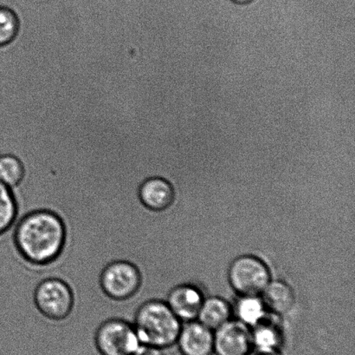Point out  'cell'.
Wrapping results in <instances>:
<instances>
[{
	"instance_id": "6da1fadb",
	"label": "cell",
	"mask_w": 355,
	"mask_h": 355,
	"mask_svg": "<svg viewBox=\"0 0 355 355\" xmlns=\"http://www.w3.org/2000/svg\"><path fill=\"white\" fill-rule=\"evenodd\" d=\"M66 229L58 215L37 210L24 215L12 229L0 235L6 250L16 249L24 262L41 267L54 262L64 249Z\"/></svg>"
},
{
	"instance_id": "7a4b0ae2",
	"label": "cell",
	"mask_w": 355,
	"mask_h": 355,
	"mask_svg": "<svg viewBox=\"0 0 355 355\" xmlns=\"http://www.w3.org/2000/svg\"><path fill=\"white\" fill-rule=\"evenodd\" d=\"M133 325L141 344L166 349L177 342L180 320L165 300L152 299L135 312Z\"/></svg>"
},
{
	"instance_id": "3957f363",
	"label": "cell",
	"mask_w": 355,
	"mask_h": 355,
	"mask_svg": "<svg viewBox=\"0 0 355 355\" xmlns=\"http://www.w3.org/2000/svg\"><path fill=\"white\" fill-rule=\"evenodd\" d=\"M141 344L133 323L123 319L103 322L94 337L98 355H134Z\"/></svg>"
},
{
	"instance_id": "277c9868",
	"label": "cell",
	"mask_w": 355,
	"mask_h": 355,
	"mask_svg": "<svg viewBox=\"0 0 355 355\" xmlns=\"http://www.w3.org/2000/svg\"><path fill=\"white\" fill-rule=\"evenodd\" d=\"M34 304L45 318L60 322L71 315L74 307V294L64 281L46 278L35 288Z\"/></svg>"
},
{
	"instance_id": "5b68a950",
	"label": "cell",
	"mask_w": 355,
	"mask_h": 355,
	"mask_svg": "<svg viewBox=\"0 0 355 355\" xmlns=\"http://www.w3.org/2000/svg\"><path fill=\"white\" fill-rule=\"evenodd\" d=\"M141 274L134 263L119 260L107 264L100 276V285L107 297L123 302L137 294L141 286Z\"/></svg>"
},
{
	"instance_id": "8992f818",
	"label": "cell",
	"mask_w": 355,
	"mask_h": 355,
	"mask_svg": "<svg viewBox=\"0 0 355 355\" xmlns=\"http://www.w3.org/2000/svg\"><path fill=\"white\" fill-rule=\"evenodd\" d=\"M230 283L243 297H257L270 281V271L262 261L243 256L233 261L229 270Z\"/></svg>"
},
{
	"instance_id": "52a82bcc",
	"label": "cell",
	"mask_w": 355,
	"mask_h": 355,
	"mask_svg": "<svg viewBox=\"0 0 355 355\" xmlns=\"http://www.w3.org/2000/svg\"><path fill=\"white\" fill-rule=\"evenodd\" d=\"M214 353L217 355H249L252 333L241 322L228 321L216 329Z\"/></svg>"
},
{
	"instance_id": "ba28073f",
	"label": "cell",
	"mask_w": 355,
	"mask_h": 355,
	"mask_svg": "<svg viewBox=\"0 0 355 355\" xmlns=\"http://www.w3.org/2000/svg\"><path fill=\"white\" fill-rule=\"evenodd\" d=\"M139 199L146 208L154 212H164L175 204V188L168 180L154 176L145 180L138 191Z\"/></svg>"
},
{
	"instance_id": "9c48e42d",
	"label": "cell",
	"mask_w": 355,
	"mask_h": 355,
	"mask_svg": "<svg viewBox=\"0 0 355 355\" xmlns=\"http://www.w3.org/2000/svg\"><path fill=\"white\" fill-rule=\"evenodd\" d=\"M176 343L182 355L214 354V333L201 322H191L181 328Z\"/></svg>"
},
{
	"instance_id": "30bf717a",
	"label": "cell",
	"mask_w": 355,
	"mask_h": 355,
	"mask_svg": "<svg viewBox=\"0 0 355 355\" xmlns=\"http://www.w3.org/2000/svg\"><path fill=\"white\" fill-rule=\"evenodd\" d=\"M165 301L178 318L187 322L198 317L204 302L200 292L187 284L172 288Z\"/></svg>"
},
{
	"instance_id": "8fae6325",
	"label": "cell",
	"mask_w": 355,
	"mask_h": 355,
	"mask_svg": "<svg viewBox=\"0 0 355 355\" xmlns=\"http://www.w3.org/2000/svg\"><path fill=\"white\" fill-rule=\"evenodd\" d=\"M263 302L275 314H286L293 307L294 293L291 288L283 281H270L263 292Z\"/></svg>"
},
{
	"instance_id": "7c38bea8",
	"label": "cell",
	"mask_w": 355,
	"mask_h": 355,
	"mask_svg": "<svg viewBox=\"0 0 355 355\" xmlns=\"http://www.w3.org/2000/svg\"><path fill=\"white\" fill-rule=\"evenodd\" d=\"M230 315L231 308L227 302L222 298L211 297L203 302L198 317L202 324L212 330L228 322Z\"/></svg>"
},
{
	"instance_id": "4fadbf2b",
	"label": "cell",
	"mask_w": 355,
	"mask_h": 355,
	"mask_svg": "<svg viewBox=\"0 0 355 355\" xmlns=\"http://www.w3.org/2000/svg\"><path fill=\"white\" fill-rule=\"evenodd\" d=\"M252 333V346L257 351H278L281 343L279 331L270 322H260Z\"/></svg>"
},
{
	"instance_id": "5bb4252c",
	"label": "cell",
	"mask_w": 355,
	"mask_h": 355,
	"mask_svg": "<svg viewBox=\"0 0 355 355\" xmlns=\"http://www.w3.org/2000/svg\"><path fill=\"white\" fill-rule=\"evenodd\" d=\"M17 217V205L12 189L0 183V235L12 229Z\"/></svg>"
},
{
	"instance_id": "9a60e30c",
	"label": "cell",
	"mask_w": 355,
	"mask_h": 355,
	"mask_svg": "<svg viewBox=\"0 0 355 355\" xmlns=\"http://www.w3.org/2000/svg\"><path fill=\"white\" fill-rule=\"evenodd\" d=\"M24 176L22 162L12 154L0 156V183L10 189L19 185Z\"/></svg>"
},
{
	"instance_id": "2e32d148",
	"label": "cell",
	"mask_w": 355,
	"mask_h": 355,
	"mask_svg": "<svg viewBox=\"0 0 355 355\" xmlns=\"http://www.w3.org/2000/svg\"><path fill=\"white\" fill-rule=\"evenodd\" d=\"M236 314L243 324L254 327L266 317V306L257 297H243L236 305Z\"/></svg>"
},
{
	"instance_id": "e0dca14e",
	"label": "cell",
	"mask_w": 355,
	"mask_h": 355,
	"mask_svg": "<svg viewBox=\"0 0 355 355\" xmlns=\"http://www.w3.org/2000/svg\"><path fill=\"white\" fill-rule=\"evenodd\" d=\"M19 31V19L9 7L0 6V47L10 43Z\"/></svg>"
},
{
	"instance_id": "ac0fdd59",
	"label": "cell",
	"mask_w": 355,
	"mask_h": 355,
	"mask_svg": "<svg viewBox=\"0 0 355 355\" xmlns=\"http://www.w3.org/2000/svg\"><path fill=\"white\" fill-rule=\"evenodd\" d=\"M134 355H166L164 349H159V347L145 345L141 344L137 352Z\"/></svg>"
},
{
	"instance_id": "d6986e66",
	"label": "cell",
	"mask_w": 355,
	"mask_h": 355,
	"mask_svg": "<svg viewBox=\"0 0 355 355\" xmlns=\"http://www.w3.org/2000/svg\"><path fill=\"white\" fill-rule=\"evenodd\" d=\"M249 355H283L280 353V351H254Z\"/></svg>"
},
{
	"instance_id": "ffe728a7",
	"label": "cell",
	"mask_w": 355,
	"mask_h": 355,
	"mask_svg": "<svg viewBox=\"0 0 355 355\" xmlns=\"http://www.w3.org/2000/svg\"><path fill=\"white\" fill-rule=\"evenodd\" d=\"M233 3H238V5H247L254 1V0H232Z\"/></svg>"
},
{
	"instance_id": "44dd1931",
	"label": "cell",
	"mask_w": 355,
	"mask_h": 355,
	"mask_svg": "<svg viewBox=\"0 0 355 355\" xmlns=\"http://www.w3.org/2000/svg\"><path fill=\"white\" fill-rule=\"evenodd\" d=\"M17 256H19V255H17ZM17 256H16V257H17ZM16 257H15V258H16ZM15 258H14V259H15ZM10 265H12V264H10ZM8 270H9V269H8ZM7 271H8V270H7ZM5 278H6V277H5ZM3 281H5V280H3ZM2 311H3V290H2ZM46 319H47V318H46ZM46 322H47V320H46ZM45 327H46V325H45ZM44 329H45V328H44ZM43 332H44V331H43ZM42 333H41V336H42ZM3 336H5V325H3ZM40 337H41V336H40ZM38 340H40V339H38ZM37 342H38V340H37ZM5 342H6V336H5Z\"/></svg>"
}]
</instances>
